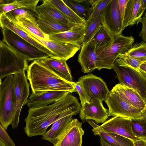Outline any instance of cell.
<instances>
[{"label": "cell", "instance_id": "6da1fadb", "mask_svg": "<svg viewBox=\"0 0 146 146\" xmlns=\"http://www.w3.org/2000/svg\"><path fill=\"white\" fill-rule=\"evenodd\" d=\"M81 106L78 99L69 93L65 98L52 104L29 109L25 119V132L28 137L42 135L47 128L65 113H79Z\"/></svg>", "mask_w": 146, "mask_h": 146}, {"label": "cell", "instance_id": "7a4b0ae2", "mask_svg": "<svg viewBox=\"0 0 146 146\" xmlns=\"http://www.w3.org/2000/svg\"><path fill=\"white\" fill-rule=\"evenodd\" d=\"M27 77L32 92L60 90L76 92L73 83L68 82L53 72L42 60L33 61L27 70Z\"/></svg>", "mask_w": 146, "mask_h": 146}, {"label": "cell", "instance_id": "3957f363", "mask_svg": "<svg viewBox=\"0 0 146 146\" xmlns=\"http://www.w3.org/2000/svg\"><path fill=\"white\" fill-rule=\"evenodd\" d=\"M16 97L13 75L7 76L0 86V123L7 131L15 117Z\"/></svg>", "mask_w": 146, "mask_h": 146}, {"label": "cell", "instance_id": "277c9868", "mask_svg": "<svg viewBox=\"0 0 146 146\" xmlns=\"http://www.w3.org/2000/svg\"><path fill=\"white\" fill-rule=\"evenodd\" d=\"M134 42L132 36L121 35L113 36V40L108 46L97 54L96 69H113L114 63L120 54L125 53L130 48Z\"/></svg>", "mask_w": 146, "mask_h": 146}, {"label": "cell", "instance_id": "5b68a950", "mask_svg": "<svg viewBox=\"0 0 146 146\" xmlns=\"http://www.w3.org/2000/svg\"><path fill=\"white\" fill-rule=\"evenodd\" d=\"M3 41L10 48L27 61L42 60L49 55L30 43L11 30L1 27Z\"/></svg>", "mask_w": 146, "mask_h": 146}, {"label": "cell", "instance_id": "8992f818", "mask_svg": "<svg viewBox=\"0 0 146 146\" xmlns=\"http://www.w3.org/2000/svg\"><path fill=\"white\" fill-rule=\"evenodd\" d=\"M27 60L0 40V79L11 74L25 72Z\"/></svg>", "mask_w": 146, "mask_h": 146}, {"label": "cell", "instance_id": "52a82bcc", "mask_svg": "<svg viewBox=\"0 0 146 146\" xmlns=\"http://www.w3.org/2000/svg\"><path fill=\"white\" fill-rule=\"evenodd\" d=\"M116 72L118 83L133 89L146 102V76L132 68L119 66L115 60L113 68Z\"/></svg>", "mask_w": 146, "mask_h": 146}, {"label": "cell", "instance_id": "ba28073f", "mask_svg": "<svg viewBox=\"0 0 146 146\" xmlns=\"http://www.w3.org/2000/svg\"><path fill=\"white\" fill-rule=\"evenodd\" d=\"M102 25L112 36L121 35L123 23L117 0H111L101 15Z\"/></svg>", "mask_w": 146, "mask_h": 146}, {"label": "cell", "instance_id": "9c48e42d", "mask_svg": "<svg viewBox=\"0 0 146 146\" xmlns=\"http://www.w3.org/2000/svg\"><path fill=\"white\" fill-rule=\"evenodd\" d=\"M105 102L109 108V116H118L134 119L146 115V111H143L131 106L111 92Z\"/></svg>", "mask_w": 146, "mask_h": 146}, {"label": "cell", "instance_id": "30bf717a", "mask_svg": "<svg viewBox=\"0 0 146 146\" xmlns=\"http://www.w3.org/2000/svg\"><path fill=\"white\" fill-rule=\"evenodd\" d=\"M78 81L82 83L88 96L89 103H91L92 100L94 99L105 101L110 93L104 80L93 74L81 76Z\"/></svg>", "mask_w": 146, "mask_h": 146}, {"label": "cell", "instance_id": "8fae6325", "mask_svg": "<svg viewBox=\"0 0 146 146\" xmlns=\"http://www.w3.org/2000/svg\"><path fill=\"white\" fill-rule=\"evenodd\" d=\"M23 29L31 37L37 42L43 45L52 52L55 56V59L67 61L72 57L81 47L80 45L78 44L56 42L46 40L32 34Z\"/></svg>", "mask_w": 146, "mask_h": 146}, {"label": "cell", "instance_id": "7c38bea8", "mask_svg": "<svg viewBox=\"0 0 146 146\" xmlns=\"http://www.w3.org/2000/svg\"><path fill=\"white\" fill-rule=\"evenodd\" d=\"M16 100V113L12 126L13 129L17 127L21 110L23 106L27 104L29 95V84L25 72L13 75Z\"/></svg>", "mask_w": 146, "mask_h": 146}, {"label": "cell", "instance_id": "4fadbf2b", "mask_svg": "<svg viewBox=\"0 0 146 146\" xmlns=\"http://www.w3.org/2000/svg\"><path fill=\"white\" fill-rule=\"evenodd\" d=\"M82 123L73 119L57 139L53 146H82L84 131Z\"/></svg>", "mask_w": 146, "mask_h": 146}, {"label": "cell", "instance_id": "5bb4252c", "mask_svg": "<svg viewBox=\"0 0 146 146\" xmlns=\"http://www.w3.org/2000/svg\"><path fill=\"white\" fill-rule=\"evenodd\" d=\"M100 127L104 131L127 138L133 141L141 139L136 137L132 131L131 119L114 116L106 121Z\"/></svg>", "mask_w": 146, "mask_h": 146}, {"label": "cell", "instance_id": "9a60e30c", "mask_svg": "<svg viewBox=\"0 0 146 146\" xmlns=\"http://www.w3.org/2000/svg\"><path fill=\"white\" fill-rule=\"evenodd\" d=\"M79 113L83 122L93 120L97 124L103 123L109 116L108 110L104 107L102 102L96 99L93 100L91 103L86 102L81 106Z\"/></svg>", "mask_w": 146, "mask_h": 146}, {"label": "cell", "instance_id": "2e32d148", "mask_svg": "<svg viewBox=\"0 0 146 146\" xmlns=\"http://www.w3.org/2000/svg\"><path fill=\"white\" fill-rule=\"evenodd\" d=\"M69 93L67 91L60 90L32 92L27 104L29 109L46 106L62 99Z\"/></svg>", "mask_w": 146, "mask_h": 146}, {"label": "cell", "instance_id": "e0dca14e", "mask_svg": "<svg viewBox=\"0 0 146 146\" xmlns=\"http://www.w3.org/2000/svg\"><path fill=\"white\" fill-rule=\"evenodd\" d=\"M110 91L131 106L143 111H146V102L136 90L118 84Z\"/></svg>", "mask_w": 146, "mask_h": 146}, {"label": "cell", "instance_id": "ac0fdd59", "mask_svg": "<svg viewBox=\"0 0 146 146\" xmlns=\"http://www.w3.org/2000/svg\"><path fill=\"white\" fill-rule=\"evenodd\" d=\"M86 29L85 22L77 25L68 31L48 35V40L56 42L78 44L82 46Z\"/></svg>", "mask_w": 146, "mask_h": 146}, {"label": "cell", "instance_id": "d6986e66", "mask_svg": "<svg viewBox=\"0 0 146 146\" xmlns=\"http://www.w3.org/2000/svg\"><path fill=\"white\" fill-rule=\"evenodd\" d=\"M0 25L1 27H3L11 30L27 41L47 53L50 58L55 59V56L52 52L43 45L31 37L22 28L9 19L5 14L0 16Z\"/></svg>", "mask_w": 146, "mask_h": 146}, {"label": "cell", "instance_id": "ffe728a7", "mask_svg": "<svg viewBox=\"0 0 146 146\" xmlns=\"http://www.w3.org/2000/svg\"><path fill=\"white\" fill-rule=\"evenodd\" d=\"M95 48L90 41L81 47L78 61L81 66L82 71L84 73L93 71L96 69L97 55Z\"/></svg>", "mask_w": 146, "mask_h": 146}, {"label": "cell", "instance_id": "44dd1931", "mask_svg": "<svg viewBox=\"0 0 146 146\" xmlns=\"http://www.w3.org/2000/svg\"><path fill=\"white\" fill-rule=\"evenodd\" d=\"M146 8V0H129L123 20V29L138 21Z\"/></svg>", "mask_w": 146, "mask_h": 146}, {"label": "cell", "instance_id": "7402d4cb", "mask_svg": "<svg viewBox=\"0 0 146 146\" xmlns=\"http://www.w3.org/2000/svg\"><path fill=\"white\" fill-rule=\"evenodd\" d=\"M78 113L76 111H70L64 113L52 124L51 128L42 135V138L54 144L58 137L72 119L73 115Z\"/></svg>", "mask_w": 146, "mask_h": 146}, {"label": "cell", "instance_id": "603a6c76", "mask_svg": "<svg viewBox=\"0 0 146 146\" xmlns=\"http://www.w3.org/2000/svg\"><path fill=\"white\" fill-rule=\"evenodd\" d=\"M87 122L92 127V130L94 135L99 136L113 146H134L132 140L117 134L105 132L92 120Z\"/></svg>", "mask_w": 146, "mask_h": 146}, {"label": "cell", "instance_id": "cb8c5ba5", "mask_svg": "<svg viewBox=\"0 0 146 146\" xmlns=\"http://www.w3.org/2000/svg\"><path fill=\"white\" fill-rule=\"evenodd\" d=\"M35 10L38 15L47 17L70 27L78 25L70 22L49 0H43L42 3L37 6Z\"/></svg>", "mask_w": 146, "mask_h": 146}, {"label": "cell", "instance_id": "d4e9b609", "mask_svg": "<svg viewBox=\"0 0 146 146\" xmlns=\"http://www.w3.org/2000/svg\"><path fill=\"white\" fill-rule=\"evenodd\" d=\"M36 21L41 31L48 35L66 31L72 28L48 17L38 15Z\"/></svg>", "mask_w": 146, "mask_h": 146}, {"label": "cell", "instance_id": "484cf974", "mask_svg": "<svg viewBox=\"0 0 146 146\" xmlns=\"http://www.w3.org/2000/svg\"><path fill=\"white\" fill-rule=\"evenodd\" d=\"M42 61L55 74L66 81L73 83L70 69L65 60H59L48 57Z\"/></svg>", "mask_w": 146, "mask_h": 146}, {"label": "cell", "instance_id": "4316f807", "mask_svg": "<svg viewBox=\"0 0 146 146\" xmlns=\"http://www.w3.org/2000/svg\"><path fill=\"white\" fill-rule=\"evenodd\" d=\"M113 40L112 36L102 25L90 41L94 45L97 54L110 45Z\"/></svg>", "mask_w": 146, "mask_h": 146}, {"label": "cell", "instance_id": "83f0119b", "mask_svg": "<svg viewBox=\"0 0 146 146\" xmlns=\"http://www.w3.org/2000/svg\"><path fill=\"white\" fill-rule=\"evenodd\" d=\"M7 17L29 32L41 38L48 40V35L45 34L41 31L36 21L22 16H19L14 18Z\"/></svg>", "mask_w": 146, "mask_h": 146}, {"label": "cell", "instance_id": "f1b7e54d", "mask_svg": "<svg viewBox=\"0 0 146 146\" xmlns=\"http://www.w3.org/2000/svg\"><path fill=\"white\" fill-rule=\"evenodd\" d=\"M39 0H0V16L21 7H36Z\"/></svg>", "mask_w": 146, "mask_h": 146}, {"label": "cell", "instance_id": "f546056e", "mask_svg": "<svg viewBox=\"0 0 146 146\" xmlns=\"http://www.w3.org/2000/svg\"><path fill=\"white\" fill-rule=\"evenodd\" d=\"M77 16L86 21L90 17L89 0H63Z\"/></svg>", "mask_w": 146, "mask_h": 146}, {"label": "cell", "instance_id": "4dcf8cb0", "mask_svg": "<svg viewBox=\"0 0 146 146\" xmlns=\"http://www.w3.org/2000/svg\"><path fill=\"white\" fill-rule=\"evenodd\" d=\"M71 23L76 24L85 23L86 21L80 17L69 8L63 0H49Z\"/></svg>", "mask_w": 146, "mask_h": 146}, {"label": "cell", "instance_id": "1f68e13d", "mask_svg": "<svg viewBox=\"0 0 146 146\" xmlns=\"http://www.w3.org/2000/svg\"><path fill=\"white\" fill-rule=\"evenodd\" d=\"M101 15L94 18H89L86 21V29L82 45L86 44L91 40L102 25Z\"/></svg>", "mask_w": 146, "mask_h": 146}, {"label": "cell", "instance_id": "d6a6232c", "mask_svg": "<svg viewBox=\"0 0 146 146\" xmlns=\"http://www.w3.org/2000/svg\"><path fill=\"white\" fill-rule=\"evenodd\" d=\"M131 119L132 130L134 135L146 140V115L140 118Z\"/></svg>", "mask_w": 146, "mask_h": 146}, {"label": "cell", "instance_id": "836d02e7", "mask_svg": "<svg viewBox=\"0 0 146 146\" xmlns=\"http://www.w3.org/2000/svg\"><path fill=\"white\" fill-rule=\"evenodd\" d=\"M125 54L142 62L146 61V42L142 41L139 43H135Z\"/></svg>", "mask_w": 146, "mask_h": 146}, {"label": "cell", "instance_id": "e575fe53", "mask_svg": "<svg viewBox=\"0 0 146 146\" xmlns=\"http://www.w3.org/2000/svg\"><path fill=\"white\" fill-rule=\"evenodd\" d=\"M36 7H21L11 11L5 14L8 17L14 18L19 16H22L31 20L36 21L38 16L35 9Z\"/></svg>", "mask_w": 146, "mask_h": 146}, {"label": "cell", "instance_id": "d590c367", "mask_svg": "<svg viewBox=\"0 0 146 146\" xmlns=\"http://www.w3.org/2000/svg\"><path fill=\"white\" fill-rule=\"evenodd\" d=\"M111 0H90V17H95L101 14Z\"/></svg>", "mask_w": 146, "mask_h": 146}, {"label": "cell", "instance_id": "8d00e7d4", "mask_svg": "<svg viewBox=\"0 0 146 146\" xmlns=\"http://www.w3.org/2000/svg\"><path fill=\"white\" fill-rule=\"evenodd\" d=\"M115 61L119 66L129 67L138 71L140 65L143 62L129 56L125 53L120 54Z\"/></svg>", "mask_w": 146, "mask_h": 146}, {"label": "cell", "instance_id": "74e56055", "mask_svg": "<svg viewBox=\"0 0 146 146\" xmlns=\"http://www.w3.org/2000/svg\"><path fill=\"white\" fill-rule=\"evenodd\" d=\"M73 85L76 92L78 93L79 96L81 106H83L86 102L89 103L88 96L82 83L81 82L78 81L76 82H74Z\"/></svg>", "mask_w": 146, "mask_h": 146}, {"label": "cell", "instance_id": "f35d334b", "mask_svg": "<svg viewBox=\"0 0 146 146\" xmlns=\"http://www.w3.org/2000/svg\"><path fill=\"white\" fill-rule=\"evenodd\" d=\"M0 139L7 146H16L6 131L0 123Z\"/></svg>", "mask_w": 146, "mask_h": 146}, {"label": "cell", "instance_id": "ab89813d", "mask_svg": "<svg viewBox=\"0 0 146 146\" xmlns=\"http://www.w3.org/2000/svg\"><path fill=\"white\" fill-rule=\"evenodd\" d=\"M140 22L142 24V28L141 31L139 36L141 37L143 41L144 42H146V15L145 14L144 16L141 17L138 22Z\"/></svg>", "mask_w": 146, "mask_h": 146}, {"label": "cell", "instance_id": "60d3db41", "mask_svg": "<svg viewBox=\"0 0 146 146\" xmlns=\"http://www.w3.org/2000/svg\"><path fill=\"white\" fill-rule=\"evenodd\" d=\"M117 1L119 11L123 22L125 10L129 0H117Z\"/></svg>", "mask_w": 146, "mask_h": 146}, {"label": "cell", "instance_id": "b9f144b4", "mask_svg": "<svg viewBox=\"0 0 146 146\" xmlns=\"http://www.w3.org/2000/svg\"><path fill=\"white\" fill-rule=\"evenodd\" d=\"M138 70L142 74L146 76V61L142 62L140 65Z\"/></svg>", "mask_w": 146, "mask_h": 146}, {"label": "cell", "instance_id": "7bdbcfd3", "mask_svg": "<svg viewBox=\"0 0 146 146\" xmlns=\"http://www.w3.org/2000/svg\"><path fill=\"white\" fill-rule=\"evenodd\" d=\"M133 142L134 146H146V140L140 139Z\"/></svg>", "mask_w": 146, "mask_h": 146}, {"label": "cell", "instance_id": "ee69618b", "mask_svg": "<svg viewBox=\"0 0 146 146\" xmlns=\"http://www.w3.org/2000/svg\"><path fill=\"white\" fill-rule=\"evenodd\" d=\"M100 140L101 146H113L102 137H100Z\"/></svg>", "mask_w": 146, "mask_h": 146}, {"label": "cell", "instance_id": "f6af8a7d", "mask_svg": "<svg viewBox=\"0 0 146 146\" xmlns=\"http://www.w3.org/2000/svg\"><path fill=\"white\" fill-rule=\"evenodd\" d=\"M0 146H7L0 139Z\"/></svg>", "mask_w": 146, "mask_h": 146}, {"label": "cell", "instance_id": "bcb514c9", "mask_svg": "<svg viewBox=\"0 0 146 146\" xmlns=\"http://www.w3.org/2000/svg\"><path fill=\"white\" fill-rule=\"evenodd\" d=\"M2 83V81L1 79H0V86Z\"/></svg>", "mask_w": 146, "mask_h": 146}, {"label": "cell", "instance_id": "7dc6e473", "mask_svg": "<svg viewBox=\"0 0 146 146\" xmlns=\"http://www.w3.org/2000/svg\"><path fill=\"white\" fill-rule=\"evenodd\" d=\"M0 27H1L0 25Z\"/></svg>", "mask_w": 146, "mask_h": 146}]
</instances>
